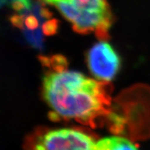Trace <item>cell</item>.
Wrapping results in <instances>:
<instances>
[{
    "mask_svg": "<svg viewBox=\"0 0 150 150\" xmlns=\"http://www.w3.org/2000/svg\"><path fill=\"white\" fill-rule=\"evenodd\" d=\"M97 140L75 129H38L28 136L24 150H95Z\"/></svg>",
    "mask_w": 150,
    "mask_h": 150,
    "instance_id": "cell-3",
    "label": "cell"
},
{
    "mask_svg": "<svg viewBox=\"0 0 150 150\" xmlns=\"http://www.w3.org/2000/svg\"><path fill=\"white\" fill-rule=\"evenodd\" d=\"M87 63L91 74L98 81L110 82L118 73L121 60L110 44L101 40L89 50Z\"/></svg>",
    "mask_w": 150,
    "mask_h": 150,
    "instance_id": "cell-4",
    "label": "cell"
},
{
    "mask_svg": "<svg viewBox=\"0 0 150 150\" xmlns=\"http://www.w3.org/2000/svg\"><path fill=\"white\" fill-rule=\"evenodd\" d=\"M53 6L71 24L75 32L109 38L112 14L107 0H37Z\"/></svg>",
    "mask_w": 150,
    "mask_h": 150,
    "instance_id": "cell-2",
    "label": "cell"
},
{
    "mask_svg": "<svg viewBox=\"0 0 150 150\" xmlns=\"http://www.w3.org/2000/svg\"><path fill=\"white\" fill-rule=\"evenodd\" d=\"M95 150H138V148L128 138L115 136L97 140Z\"/></svg>",
    "mask_w": 150,
    "mask_h": 150,
    "instance_id": "cell-5",
    "label": "cell"
},
{
    "mask_svg": "<svg viewBox=\"0 0 150 150\" xmlns=\"http://www.w3.org/2000/svg\"><path fill=\"white\" fill-rule=\"evenodd\" d=\"M42 81V95L54 119L74 120L97 127L98 120L111 114L107 82L95 81L78 71L64 68L55 57Z\"/></svg>",
    "mask_w": 150,
    "mask_h": 150,
    "instance_id": "cell-1",
    "label": "cell"
}]
</instances>
